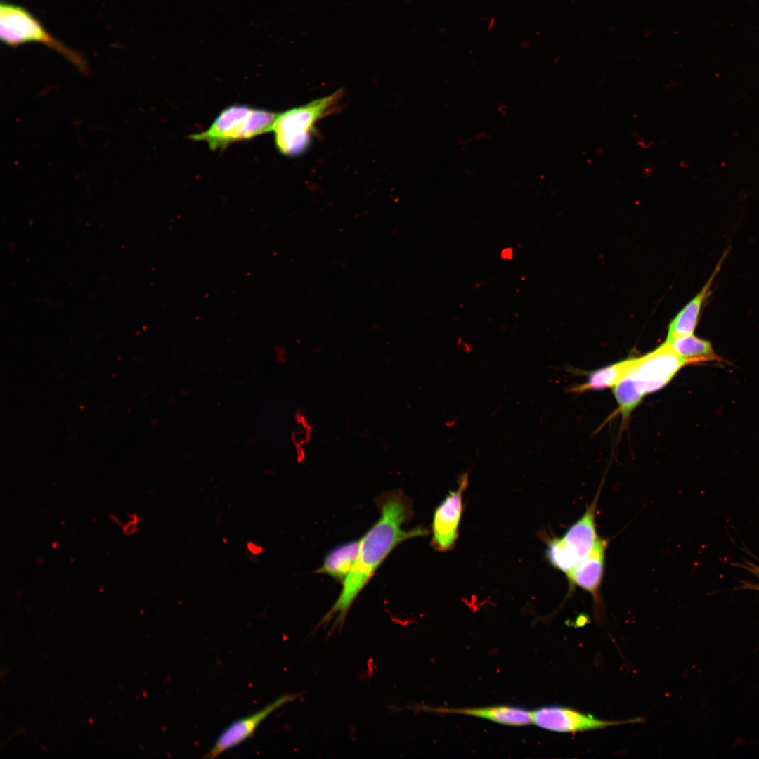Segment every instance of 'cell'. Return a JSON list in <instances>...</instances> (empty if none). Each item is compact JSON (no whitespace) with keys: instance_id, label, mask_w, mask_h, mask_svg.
Segmentation results:
<instances>
[{"instance_id":"cell-1","label":"cell","mask_w":759,"mask_h":759,"mask_svg":"<svg viewBox=\"0 0 759 759\" xmlns=\"http://www.w3.org/2000/svg\"><path fill=\"white\" fill-rule=\"evenodd\" d=\"M377 504L380 517L359 540L356 562L343 581L337 600L318 624L326 625L332 621L331 632L342 628L352 604L395 547L407 539L428 533L422 528L403 529L412 510L410 500L402 491L396 490L382 495Z\"/></svg>"},{"instance_id":"cell-16","label":"cell","mask_w":759,"mask_h":759,"mask_svg":"<svg viewBox=\"0 0 759 759\" xmlns=\"http://www.w3.org/2000/svg\"><path fill=\"white\" fill-rule=\"evenodd\" d=\"M613 393L623 418H628L645 395L635 376L632 367L613 387Z\"/></svg>"},{"instance_id":"cell-15","label":"cell","mask_w":759,"mask_h":759,"mask_svg":"<svg viewBox=\"0 0 759 759\" xmlns=\"http://www.w3.org/2000/svg\"><path fill=\"white\" fill-rule=\"evenodd\" d=\"M635 362V358H628L596 370L590 373L585 383L571 388V390L582 393L613 388L631 369Z\"/></svg>"},{"instance_id":"cell-7","label":"cell","mask_w":759,"mask_h":759,"mask_svg":"<svg viewBox=\"0 0 759 759\" xmlns=\"http://www.w3.org/2000/svg\"><path fill=\"white\" fill-rule=\"evenodd\" d=\"M299 696V694H284L259 711L235 720L223 730L203 758H216L252 737L259 725L269 715Z\"/></svg>"},{"instance_id":"cell-3","label":"cell","mask_w":759,"mask_h":759,"mask_svg":"<svg viewBox=\"0 0 759 759\" xmlns=\"http://www.w3.org/2000/svg\"><path fill=\"white\" fill-rule=\"evenodd\" d=\"M278 115L264 109L233 105L221 111L207 129L189 138L206 142L213 150L225 148L234 142L271 131Z\"/></svg>"},{"instance_id":"cell-8","label":"cell","mask_w":759,"mask_h":759,"mask_svg":"<svg viewBox=\"0 0 759 759\" xmlns=\"http://www.w3.org/2000/svg\"><path fill=\"white\" fill-rule=\"evenodd\" d=\"M467 484L468 474L465 473L460 478L458 488L450 491L434 511L432 545L439 551L451 549L457 539L462 510V492Z\"/></svg>"},{"instance_id":"cell-18","label":"cell","mask_w":759,"mask_h":759,"mask_svg":"<svg viewBox=\"0 0 759 759\" xmlns=\"http://www.w3.org/2000/svg\"><path fill=\"white\" fill-rule=\"evenodd\" d=\"M248 550L254 554H259L262 552L263 549L258 545L254 543H249L247 545Z\"/></svg>"},{"instance_id":"cell-4","label":"cell","mask_w":759,"mask_h":759,"mask_svg":"<svg viewBox=\"0 0 759 759\" xmlns=\"http://www.w3.org/2000/svg\"><path fill=\"white\" fill-rule=\"evenodd\" d=\"M0 37L2 42L10 46H18L27 42L43 44L79 67H84V62L79 54L53 37L35 17L22 6L4 1L0 4Z\"/></svg>"},{"instance_id":"cell-12","label":"cell","mask_w":759,"mask_h":759,"mask_svg":"<svg viewBox=\"0 0 759 759\" xmlns=\"http://www.w3.org/2000/svg\"><path fill=\"white\" fill-rule=\"evenodd\" d=\"M727 253L721 258L711 277L701 290L676 314L669 323L666 339L694 334L703 305L711 293V285L720 271Z\"/></svg>"},{"instance_id":"cell-10","label":"cell","mask_w":759,"mask_h":759,"mask_svg":"<svg viewBox=\"0 0 759 759\" xmlns=\"http://www.w3.org/2000/svg\"><path fill=\"white\" fill-rule=\"evenodd\" d=\"M419 708L439 713L465 715L510 727H524L532 724L531 711L514 706L500 705L476 708H433L421 706Z\"/></svg>"},{"instance_id":"cell-2","label":"cell","mask_w":759,"mask_h":759,"mask_svg":"<svg viewBox=\"0 0 759 759\" xmlns=\"http://www.w3.org/2000/svg\"><path fill=\"white\" fill-rule=\"evenodd\" d=\"M343 96L340 89L278 113L271 130L278 151L291 157L305 153L316 135L317 124L337 110Z\"/></svg>"},{"instance_id":"cell-13","label":"cell","mask_w":759,"mask_h":759,"mask_svg":"<svg viewBox=\"0 0 759 759\" xmlns=\"http://www.w3.org/2000/svg\"><path fill=\"white\" fill-rule=\"evenodd\" d=\"M358 550L359 540L346 542L335 547L326 554L316 572L343 582L356 562Z\"/></svg>"},{"instance_id":"cell-6","label":"cell","mask_w":759,"mask_h":759,"mask_svg":"<svg viewBox=\"0 0 759 759\" xmlns=\"http://www.w3.org/2000/svg\"><path fill=\"white\" fill-rule=\"evenodd\" d=\"M685 365L665 341L654 351L635 358L632 370L646 395L664 387Z\"/></svg>"},{"instance_id":"cell-17","label":"cell","mask_w":759,"mask_h":759,"mask_svg":"<svg viewBox=\"0 0 759 759\" xmlns=\"http://www.w3.org/2000/svg\"><path fill=\"white\" fill-rule=\"evenodd\" d=\"M545 555L552 566L566 576L570 573L578 563L562 537H554L548 540Z\"/></svg>"},{"instance_id":"cell-9","label":"cell","mask_w":759,"mask_h":759,"mask_svg":"<svg viewBox=\"0 0 759 759\" xmlns=\"http://www.w3.org/2000/svg\"><path fill=\"white\" fill-rule=\"evenodd\" d=\"M608 544L607 539L599 537L590 554L580 561L572 571L566 576L569 592H573L576 587H578L592 596L597 617H599L601 614L600 590Z\"/></svg>"},{"instance_id":"cell-14","label":"cell","mask_w":759,"mask_h":759,"mask_svg":"<svg viewBox=\"0 0 759 759\" xmlns=\"http://www.w3.org/2000/svg\"><path fill=\"white\" fill-rule=\"evenodd\" d=\"M672 349L688 364L720 361L711 342L694 334L666 339Z\"/></svg>"},{"instance_id":"cell-5","label":"cell","mask_w":759,"mask_h":759,"mask_svg":"<svg viewBox=\"0 0 759 759\" xmlns=\"http://www.w3.org/2000/svg\"><path fill=\"white\" fill-rule=\"evenodd\" d=\"M532 723L543 729L558 733H576L625 724L641 723L638 717L625 720L597 718L580 711L563 706L550 705L531 711Z\"/></svg>"},{"instance_id":"cell-19","label":"cell","mask_w":759,"mask_h":759,"mask_svg":"<svg viewBox=\"0 0 759 759\" xmlns=\"http://www.w3.org/2000/svg\"><path fill=\"white\" fill-rule=\"evenodd\" d=\"M754 570H755V573L756 574H758V576H759V567H758V566H755V567L754 568Z\"/></svg>"},{"instance_id":"cell-11","label":"cell","mask_w":759,"mask_h":759,"mask_svg":"<svg viewBox=\"0 0 759 759\" xmlns=\"http://www.w3.org/2000/svg\"><path fill=\"white\" fill-rule=\"evenodd\" d=\"M599 491L600 490L584 514L567 528L562 537L569 551L578 562L590 554L599 537L596 527Z\"/></svg>"}]
</instances>
